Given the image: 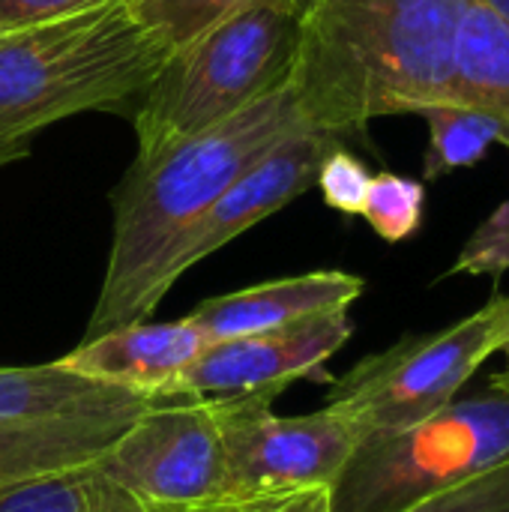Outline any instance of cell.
I'll list each match as a JSON object with an SVG mask.
<instances>
[{
    "instance_id": "obj_4",
    "label": "cell",
    "mask_w": 509,
    "mask_h": 512,
    "mask_svg": "<svg viewBox=\"0 0 509 512\" xmlns=\"http://www.w3.org/2000/svg\"><path fill=\"white\" fill-rule=\"evenodd\" d=\"M300 15L294 6H255L171 51L132 117L135 159L240 114L282 84L294 66Z\"/></svg>"
},
{
    "instance_id": "obj_29",
    "label": "cell",
    "mask_w": 509,
    "mask_h": 512,
    "mask_svg": "<svg viewBox=\"0 0 509 512\" xmlns=\"http://www.w3.org/2000/svg\"><path fill=\"white\" fill-rule=\"evenodd\" d=\"M3 36H12V33H6V30H0V39H3Z\"/></svg>"
},
{
    "instance_id": "obj_20",
    "label": "cell",
    "mask_w": 509,
    "mask_h": 512,
    "mask_svg": "<svg viewBox=\"0 0 509 512\" xmlns=\"http://www.w3.org/2000/svg\"><path fill=\"white\" fill-rule=\"evenodd\" d=\"M509 273V201L468 237L447 276H495Z\"/></svg>"
},
{
    "instance_id": "obj_13",
    "label": "cell",
    "mask_w": 509,
    "mask_h": 512,
    "mask_svg": "<svg viewBox=\"0 0 509 512\" xmlns=\"http://www.w3.org/2000/svg\"><path fill=\"white\" fill-rule=\"evenodd\" d=\"M153 405L156 402L114 411L60 414L0 429V486L96 462Z\"/></svg>"
},
{
    "instance_id": "obj_22",
    "label": "cell",
    "mask_w": 509,
    "mask_h": 512,
    "mask_svg": "<svg viewBox=\"0 0 509 512\" xmlns=\"http://www.w3.org/2000/svg\"><path fill=\"white\" fill-rule=\"evenodd\" d=\"M405 512H509V459Z\"/></svg>"
},
{
    "instance_id": "obj_16",
    "label": "cell",
    "mask_w": 509,
    "mask_h": 512,
    "mask_svg": "<svg viewBox=\"0 0 509 512\" xmlns=\"http://www.w3.org/2000/svg\"><path fill=\"white\" fill-rule=\"evenodd\" d=\"M429 123V150L423 159L426 180L447 177L459 168H474L483 162L492 144L507 141V117L471 105L435 102L420 108Z\"/></svg>"
},
{
    "instance_id": "obj_1",
    "label": "cell",
    "mask_w": 509,
    "mask_h": 512,
    "mask_svg": "<svg viewBox=\"0 0 509 512\" xmlns=\"http://www.w3.org/2000/svg\"><path fill=\"white\" fill-rule=\"evenodd\" d=\"M306 126L288 72L240 114L135 159L111 192V252L84 339L147 321L171 291L165 273L183 237L261 153Z\"/></svg>"
},
{
    "instance_id": "obj_21",
    "label": "cell",
    "mask_w": 509,
    "mask_h": 512,
    "mask_svg": "<svg viewBox=\"0 0 509 512\" xmlns=\"http://www.w3.org/2000/svg\"><path fill=\"white\" fill-rule=\"evenodd\" d=\"M318 189L324 195V204L345 213V216H360L366 204V192L372 183V174L360 156L345 150L342 144L333 147L321 168H318Z\"/></svg>"
},
{
    "instance_id": "obj_10",
    "label": "cell",
    "mask_w": 509,
    "mask_h": 512,
    "mask_svg": "<svg viewBox=\"0 0 509 512\" xmlns=\"http://www.w3.org/2000/svg\"><path fill=\"white\" fill-rule=\"evenodd\" d=\"M339 147V138L306 126L273 144L267 153H261L225 192L222 198L204 213V219L183 237L177 252L171 255L165 282L174 288V282L204 261L207 255L228 246L234 237L249 231L252 225L264 222L303 192H309L318 180V168L324 156Z\"/></svg>"
},
{
    "instance_id": "obj_5",
    "label": "cell",
    "mask_w": 509,
    "mask_h": 512,
    "mask_svg": "<svg viewBox=\"0 0 509 512\" xmlns=\"http://www.w3.org/2000/svg\"><path fill=\"white\" fill-rule=\"evenodd\" d=\"M509 459V396L450 402L429 420L366 438L333 486V512H405Z\"/></svg>"
},
{
    "instance_id": "obj_18",
    "label": "cell",
    "mask_w": 509,
    "mask_h": 512,
    "mask_svg": "<svg viewBox=\"0 0 509 512\" xmlns=\"http://www.w3.org/2000/svg\"><path fill=\"white\" fill-rule=\"evenodd\" d=\"M111 483L96 462L0 486V512H105Z\"/></svg>"
},
{
    "instance_id": "obj_7",
    "label": "cell",
    "mask_w": 509,
    "mask_h": 512,
    "mask_svg": "<svg viewBox=\"0 0 509 512\" xmlns=\"http://www.w3.org/2000/svg\"><path fill=\"white\" fill-rule=\"evenodd\" d=\"M96 465L105 480L156 512H186L222 498L228 462L219 402H156Z\"/></svg>"
},
{
    "instance_id": "obj_24",
    "label": "cell",
    "mask_w": 509,
    "mask_h": 512,
    "mask_svg": "<svg viewBox=\"0 0 509 512\" xmlns=\"http://www.w3.org/2000/svg\"><path fill=\"white\" fill-rule=\"evenodd\" d=\"M114 0H0V30L21 33L108 6Z\"/></svg>"
},
{
    "instance_id": "obj_8",
    "label": "cell",
    "mask_w": 509,
    "mask_h": 512,
    "mask_svg": "<svg viewBox=\"0 0 509 512\" xmlns=\"http://www.w3.org/2000/svg\"><path fill=\"white\" fill-rule=\"evenodd\" d=\"M225 438V495L333 489L363 444L360 429L324 405L315 414L279 417L273 399H216Z\"/></svg>"
},
{
    "instance_id": "obj_3",
    "label": "cell",
    "mask_w": 509,
    "mask_h": 512,
    "mask_svg": "<svg viewBox=\"0 0 509 512\" xmlns=\"http://www.w3.org/2000/svg\"><path fill=\"white\" fill-rule=\"evenodd\" d=\"M168 48L135 24L126 0L0 39V168L33 138L84 111L135 117Z\"/></svg>"
},
{
    "instance_id": "obj_17",
    "label": "cell",
    "mask_w": 509,
    "mask_h": 512,
    "mask_svg": "<svg viewBox=\"0 0 509 512\" xmlns=\"http://www.w3.org/2000/svg\"><path fill=\"white\" fill-rule=\"evenodd\" d=\"M255 6L303 9L306 0H126V9L135 24L147 30L156 42H162L168 51L195 42L210 27Z\"/></svg>"
},
{
    "instance_id": "obj_12",
    "label": "cell",
    "mask_w": 509,
    "mask_h": 512,
    "mask_svg": "<svg viewBox=\"0 0 509 512\" xmlns=\"http://www.w3.org/2000/svg\"><path fill=\"white\" fill-rule=\"evenodd\" d=\"M363 291L366 282L354 273L312 270L210 297L186 318L207 336V342H219L348 312Z\"/></svg>"
},
{
    "instance_id": "obj_14",
    "label": "cell",
    "mask_w": 509,
    "mask_h": 512,
    "mask_svg": "<svg viewBox=\"0 0 509 512\" xmlns=\"http://www.w3.org/2000/svg\"><path fill=\"white\" fill-rule=\"evenodd\" d=\"M135 405H147V399L81 378L60 363L0 366V429L60 414L114 411Z\"/></svg>"
},
{
    "instance_id": "obj_23",
    "label": "cell",
    "mask_w": 509,
    "mask_h": 512,
    "mask_svg": "<svg viewBox=\"0 0 509 512\" xmlns=\"http://www.w3.org/2000/svg\"><path fill=\"white\" fill-rule=\"evenodd\" d=\"M186 512H333V489H285L222 495Z\"/></svg>"
},
{
    "instance_id": "obj_28",
    "label": "cell",
    "mask_w": 509,
    "mask_h": 512,
    "mask_svg": "<svg viewBox=\"0 0 509 512\" xmlns=\"http://www.w3.org/2000/svg\"><path fill=\"white\" fill-rule=\"evenodd\" d=\"M504 147H507V150H509V126H507V141H504Z\"/></svg>"
},
{
    "instance_id": "obj_2",
    "label": "cell",
    "mask_w": 509,
    "mask_h": 512,
    "mask_svg": "<svg viewBox=\"0 0 509 512\" xmlns=\"http://www.w3.org/2000/svg\"><path fill=\"white\" fill-rule=\"evenodd\" d=\"M474 0H306L291 84L303 117L336 138L444 102Z\"/></svg>"
},
{
    "instance_id": "obj_15",
    "label": "cell",
    "mask_w": 509,
    "mask_h": 512,
    "mask_svg": "<svg viewBox=\"0 0 509 512\" xmlns=\"http://www.w3.org/2000/svg\"><path fill=\"white\" fill-rule=\"evenodd\" d=\"M444 102L495 111L509 120V24L480 0L459 21Z\"/></svg>"
},
{
    "instance_id": "obj_6",
    "label": "cell",
    "mask_w": 509,
    "mask_h": 512,
    "mask_svg": "<svg viewBox=\"0 0 509 512\" xmlns=\"http://www.w3.org/2000/svg\"><path fill=\"white\" fill-rule=\"evenodd\" d=\"M501 348L495 297L474 315L420 336H405L360 360L333 384L327 405L366 438L411 429L456 402V393Z\"/></svg>"
},
{
    "instance_id": "obj_25",
    "label": "cell",
    "mask_w": 509,
    "mask_h": 512,
    "mask_svg": "<svg viewBox=\"0 0 509 512\" xmlns=\"http://www.w3.org/2000/svg\"><path fill=\"white\" fill-rule=\"evenodd\" d=\"M495 309H498V330H501V354H504V369L492 375L489 387L501 396H509V294H495Z\"/></svg>"
},
{
    "instance_id": "obj_19",
    "label": "cell",
    "mask_w": 509,
    "mask_h": 512,
    "mask_svg": "<svg viewBox=\"0 0 509 512\" xmlns=\"http://www.w3.org/2000/svg\"><path fill=\"white\" fill-rule=\"evenodd\" d=\"M423 213H426V186H423V180L393 174V171H381L369 183L366 204H363L360 216L369 222V228L381 240L402 243V240H408V237H414L420 231Z\"/></svg>"
},
{
    "instance_id": "obj_27",
    "label": "cell",
    "mask_w": 509,
    "mask_h": 512,
    "mask_svg": "<svg viewBox=\"0 0 509 512\" xmlns=\"http://www.w3.org/2000/svg\"><path fill=\"white\" fill-rule=\"evenodd\" d=\"M480 3H486L492 12H498V15L509 24V0H480Z\"/></svg>"
},
{
    "instance_id": "obj_9",
    "label": "cell",
    "mask_w": 509,
    "mask_h": 512,
    "mask_svg": "<svg viewBox=\"0 0 509 512\" xmlns=\"http://www.w3.org/2000/svg\"><path fill=\"white\" fill-rule=\"evenodd\" d=\"M351 333L348 312H336L279 330L210 342L174 384L171 399H276L294 381L318 375Z\"/></svg>"
},
{
    "instance_id": "obj_26",
    "label": "cell",
    "mask_w": 509,
    "mask_h": 512,
    "mask_svg": "<svg viewBox=\"0 0 509 512\" xmlns=\"http://www.w3.org/2000/svg\"><path fill=\"white\" fill-rule=\"evenodd\" d=\"M111 483V480H108ZM105 512H156L150 510L147 504H141L138 498H132L129 492H123L120 486H114L111 483V489H108V501H105Z\"/></svg>"
},
{
    "instance_id": "obj_11",
    "label": "cell",
    "mask_w": 509,
    "mask_h": 512,
    "mask_svg": "<svg viewBox=\"0 0 509 512\" xmlns=\"http://www.w3.org/2000/svg\"><path fill=\"white\" fill-rule=\"evenodd\" d=\"M207 336L189 321H135L102 336L81 339L57 363L81 378L126 390L147 402H168L174 384L207 348Z\"/></svg>"
}]
</instances>
